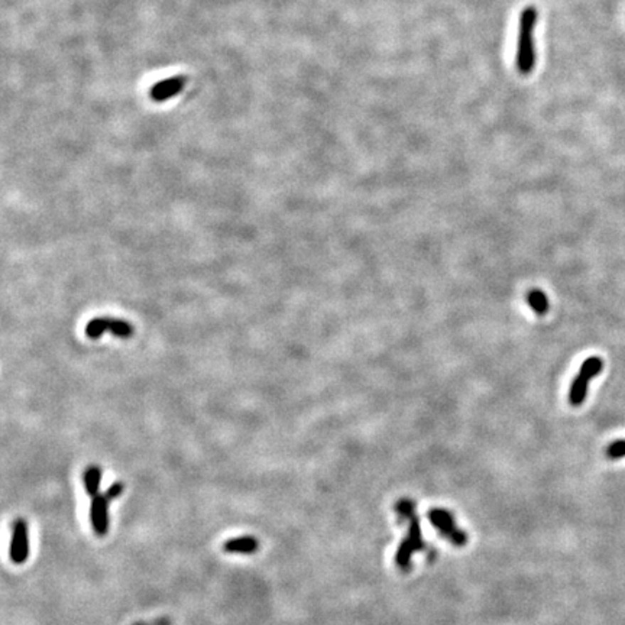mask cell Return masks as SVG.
Masks as SVG:
<instances>
[{"instance_id":"obj_1","label":"cell","mask_w":625,"mask_h":625,"mask_svg":"<svg viewBox=\"0 0 625 625\" xmlns=\"http://www.w3.org/2000/svg\"><path fill=\"white\" fill-rule=\"evenodd\" d=\"M395 513L398 514L402 523L408 524L407 535L401 541V545L395 553V565L400 570L408 572L411 569L412 556L415 553L427 550V545L423 540L420 520L415 511V504L411 501V499L408 498L400 499V501L395 504Z\"/></svg>"},{"instance_id":"obj_2","label":"cell","mask_w":625,"mask_h":625,"mask_svg":"<svg viewBox=\"0 0 625 625\" xmlns=\"http://www.w3.org/2000/svg\"><path fill=\"white\" fill-rule=\"evenodd\" d=\"M538 21V12L534 6H527L520 15L518 39L516 53V67L521 75H530L535 67V26Z\"/></svg>"},{"instance_id":"obj_3","label":"cell","mask_w":625,"mask_h":625,"mask_svg":"<svg viewBox=\"0 0 625 625\" xmlns=\"http://www.w3.org/2000/svg\"><path fill=\"white\" fill-rule=\"evenodd\" d=\"M602 369H604V360L599 356H591L582 363L579 373L575 377L569 391V401L573 407H579L583 404L588 394L589 383L595 377H598Z\"/></svg>"},{"instance_id":"obj_4","label":"cell","mask_w":625,"mask_h":625,"mask_svg":"<svg viewBox=\"0 0 625 625\" xmlns=\"http://www.w3.org/2000/svg\"><path fill=\"white\" fill-rule=\"evenodd\" d=\"M107 331H110L113 336H116L119 339H129L134 336L135 328L129 321H124L122 319H114V317L92 319L85 328L86 336L92 341L100 339Z\"/></svg>"},{"instance_id":"obj_5","label":"cell","mask_w":625,"mask_h":625,"mask_svg":"<svg viewBox=\"0 0 625 625\" xmlns=\"http://www.w3.org/2000/svg\"><path fill=\"white\" fill-rule=\"evenodd\" d=\"M430 523L437 530V533L446 538L449 543L456 547H464L468 543V534L465 530L459 528L454 521V517L444 508H433L429 513Z\"/></svg>"},{"instance_id":"obj_6","label":"cell","mask_w":625,"mask_h":625,"mask_svg":"<svg viewBox=\"0 0 625 625\" xmlns=\"http://www.w3.org/2000/svg\"><path fill=\"white\" fill-rule=\"evenodd\" d=\"M29 552H31V546H29L28 523L23 518H16L12 525L9 557L14 565L21 566L28 562Z\"/></svg>"},{"instance_id":"obj_7","label":"cell","mask_w":625,"mask_h":625,"mask_svg":"<svg viewBox=\"0 0 625 625\" xmlns=\"http://www.w3.org/2000/svg\"><path fill=\"white\" fill-rule=\"evenodd\" d=\"M109 503H110V499L106 496V493H99L92 498L90 523L93 527V531L99 537H106L109 533V527H110Z\"/></svg>"},{"instance_id":"obj_8","label":"cell","mask_w":625,"mask_h":625,"mask_svg":"<svg viewBox=\"0 0 625 625\" xmlns=\"http://www.w3.org/2000/svg\"><path fill=\"white\" fill-rule=\"evenodd\" d=\"M223 550L226 553H236V555H254L260 550V541L252 535L233 537L225 541Z\"/></svg>"},{"instance_id":"obj_9","label":"cell","mask_w":625,"mask_h":625,"mask_svg":"<svg viewBox=\"0 0 625 625\" xmlns=\"http://www.w3.org/2000/svg\"><path fill=\"white\" fill-rule=\"evenodd\" d=\"M82 482H85L86 492L93 498L100 493V484H102V469L96 465L89 466L85 474H82Z\"/></svg>"},{"instance_id":"obj_10","label":"cell","mask_w":625,"mask_h":625,"mask_svg":"<svg viewBox=\"0 0 625 625\" xmlns=\"http://www.w3.org/2000/svg\"><path fill=\"white\" fill-rule=\"evenodd\" d=\"M527 303H528V306L533 309V311L537 316L547 314V311L550 309L547 296L543 293V291L538 289V288L530 291L528 296H527Z\"/></svg>"},{"instance_id":"obj_11","label":"cell","mask_w":625,"mask_h":625,"mask_svg":"<svg viewBox=\"0 0 625 625\" xmlns=\"http://www.w3.org/2000/svg\"><path fill=\"white\" fill-rule=\"evenodd\" d=\"M607 457L611 461H618L625 457V440L619 439L616 442H612L608 447H607Z\"/></svg>"},{"instance_id":"obj_12","label":"cell","mask_w":625,"mask_h":625,"mask_svg":"<svg viewBox=\"0 0 625 625\" xmlns=\"http://www.w3.org/2000/svg\"><path fill=\"white\" fill-rule=\"evenodd\" d=\"M122 492H123V484L122 482H114V484H112L109 488H107V491L105 492L106 493V496L110 499H116V498H119L120 495H122Z\"/></svg>"}]
</instances>
